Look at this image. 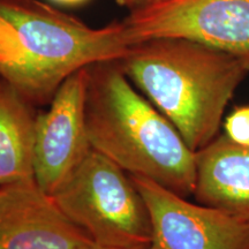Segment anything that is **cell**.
Segmentation results:
<instances>
[{
    "label": "cell",
    "instance_id": "obj_1",
    "mask_svg": "<svg viewBox=\"0 0 249 249\" xmlns=\"http://www.w3.org/2000/svg\"><path fill=\"white\" fill-rule=\"evenodd\" d=\"M118 62L194 152L219 135L224 112L249 74L234 55L185 38L142 40Z\"/></svg>",
    "mask_w": 249,
    "mask_h": 249
},
{
    "label": "cell",
    "instance_id": "obj_2",
    "mask_svg": "<svg viewBox=\"0 0 249 249\" xmlns=\"http://www.w3.org/2000/svg\"><path fill=\"white\" fill-rule=\"evenodd\" d=\"M87 130L91 148L130 176L193 196L195 152L173 124L136 91L118 60L88 67Z\"/></svg>",
    "mask_w": 249,
    "mask_h": 249
},
{
    "label": "cell",
    "instance_id": "obj_3",
    "mask_svg": "<svg viewBox=\"0 0 249 249\" xmlns=\"http://www.w3.org/2000/svg\"><path fill=\"white\" fill-rule=\"evenodd\" d=\"M128 46L121 22L91 28L39 0H0V79L29 103L51 101L71 74Z\"/></svg>",
    "mask_w": 249,
    "mask_h": 249
},
{
    "label": "cell",
    "instance_id": "obj_4",
    "mask_svg": "<svg viewBox=\"0 0 249 249\" xmlns=\"http://www.w3.org/2000/svg\"><path fill=\"white\" fill-rule=\"evenodd\" d=\"M51 196L99 247L151 245L150 214L141 193L126 171L95 149Z\"/></svg>",
    "mask_w": 249,
    "mask_h": 249
},
{
    "label": "cell",
    "instance_id": "obj_5",
    "mask_svg": "<svg viewBox=\"0 0 249 249\" xmlns=\"http://www.w3.org/2000/svg\"><path fill=\"white\" fill-rule=\"evenodd\" d=\"M128 45L185 38L234 55L249 70V0H166L121 21Z\"/></svg>",
    "mask_w": 249,
    "mask_h": 249
},
{
    "label": "cell",
    "instance_id": "obj_6",
    "mask_svg": "<svg viewBox=\"0 0 249 249\" xmlns=\"http://www.w3.org/2000/svg\"><path fill=\"white\" fill-rule=\"evenodd\" d=\"M130 178L147 204L154 248L249 249V224L216 208L193 203L152 180Z\"/></svg>",
    "mask_w": 249,
    "mask_h": 249
},
{
    "label": "cell",
    "instance_id": "obj_7",
    "mask_svg": "<svg viewBox=\"0 0 249 249\" xmlns=\"http://www.w3.org/2000/svg\"><path fill=\"white\" fill-rule=\"evenodd\" d=\"M88 67L67 77L48 110L36 116L34 179L50 195L92 149L86 118Z\"/></svg>",
    "mask_w": 249,
    "mask_h": 249
},
{
    "label": "cell",
    "instance_id": "obj_8",
    "mask_svg": "<svg viewBox=\"0 0 249 249\" xmlns=\"http://www.w3.org/2000/svg\"><path fill=\"white\" fill-rule=\"evenodd\" d=\"M34 180L0 186V249H95Z\"/></svg>",
    "mask_w": 249,
    "mask_h": 249
},
{
    "label": "cell",
    "instance_id": "obj_9",
    "mask_svg": "<svg viewBox=\"0 0 249 249\" xmlns=\"http://www.w3.org/2000/svg\"><path fill=\"white\" fill-rule=\"evenodd\" d=\"M195 158V201L249 224V145L222 133Z\"/></svg>",
    "mask_w": 249,
    "mask_h": 249
},
{
    "label": "cell",
    "instance_id": "obj_10",
    "mask_svg": "<svg viewBox=\"0 0 249 249\" xmlns=\"http://www.w3.org/2000/svg\"><path fill=\"white\" fill-rule=\"evenodd\" d=\"M30 104L0 79V186L34 180L36 117Z\"/></svg>",
    "mask_w": 249,
    "mask_h": 249
},
{
    "label": "cell",
    "instance_id": "obj_11",
    "mask_svg": "<svg viewBox=\"0 0 249 249\" xmlns=\"http://www.w3.org/2000/svg\"><path fill=\"white\" fill-rule=\"evenodd\" d=\"M224 133L233 142L249 145V105L231 112L224 124Z\"/></svg>",
    "mask_w": 249,
    "mask_h": 249
},
{
    "label": "cell",
    "instance_id": "obj_12",
    "mask_svg": "<svg viewBox=\"0 0 249 249\" xmlns=\"http://www.w3.org/2000/svg\"><path fill=\"white\" fill-rule=\"evenodd\" d=\"M118 4L130 9V12L145 7H150L152 5L160 4L166 0H116Z\"/></svg>",
    "mask_w": 249,
    "mask_h": 249
},
{
    "label": "cell",
    "instance_id": "obj_13",
    "mask_svg": "<svg viewBox=\"0 0 249 249\" xmlns=\"http://www.w3.org/2000/svg\"><path fill=\"white\" fill-rule=\"evenodd\" d=\"M52 1L64 6H77L81 4H85L88 0H52Z\"/></svg>",
    "mask_w": 249,
    "mask_h": 249
},
{
    "label": "cell",
    "instance_id": "obj_14",
    "mask_svg": "<svg viewBox=\"0 0 249 249\" xmlns=\"http://www.w3.org/2000/svg\"><path fill=\"white\" fill-rule=\"evenodd\" d=\"M95 249H156L152 247V245L148 246H140V247H129V248H107V247H96Z\"/></svg>",
    "mask_w": 249,
    "mask_h": 249
}]
</instances>
